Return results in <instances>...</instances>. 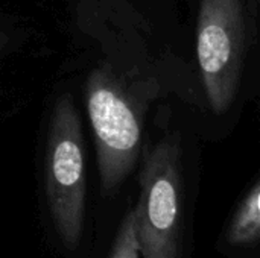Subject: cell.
Listing matches in <instances>:
<instances>
[{"instance_id": "6da1fadb", "label": "cell", "mask_w": 260, "mask_h": 258, "mask_svg": "<svg viewBox=\"0 0 260 258\" xmlns=\"http://www.w3.org/2000/svg\"><path fill=\"white\" fill-rule=\"evenodd\" d=\"M140 196L133 208L142 258L181 257L183 181L180 146L160 141L140 172Z\"/></svg>"}, {"instance_id": "7a4b0ae2", "label": "cell", "mask_w": 260, "mask_h": 258, "mask_svg": "<svg viewBox=\"0 0 260 258\" xmlns=\"http://www.w3.org/2000/svg\"><path fill=\"white\" fill-rule=\"evenodd\" d=\"M85 160L79 117L69 96L56 102L46 157V196L55 231L76 251L85 224Z\"/></svg>"}, {"instance_id": "3957f363", "label": "cell", "mask_w": 260, "mask_h": 258, "mask_svg": "<svg viewBox=\"0 0 260 258\" xmlns=\"http://www.w3.org/2000/svg\"><path fill=\"white\" fill-rule=\"evenodd\" d=\"M245 53L242 0H200L197 56L212 109L225 113L239 90Z\"/></svg>"}, {"instance_id": "277c9868", "label": "cell", "mask_w": 260, "mask_h": 258, "mask_svg": "<svg viewBox=\"0 0 260 258\" xmlns=\"http://www.w3.org/2000/svg\"><path fill=\"white\" fill-rule=\"evenodd\" d=\"M87 108L96 140L102 192L110 195L125 181L139 158L140 123L128 100L101 73L88 79Z\"/></svg>"}, {"instance_id": "5b68a950", "label": "cell", "mask_w": 260, "mask_h": 258, "mask_svg": "<svg viewBox=\"0 0 260 258\" xmlns=\"http://www.w3.org/2000/svg\"><path fill=\"white\" fill-rule=\"evenodd\" d=\"M227 240L235 246H248L260 240V181L235 211Z\"/></svg>"}, {"instance_id": "8992f818", "label": "cell", "mask_w": 260, "mask_h": 258, "mask_svg": "<svg viewBox=\"0 0 260 258\" xmlns=\"http://www.w3.org/2000/svg\"><path fill=\"white\" fill-rule=\"evenodd\" d=\"M108 258H142L136 234V220L133 210H129L122 219L117 234L114 237L111 254Z\"/></svg>"}]
</instances>
